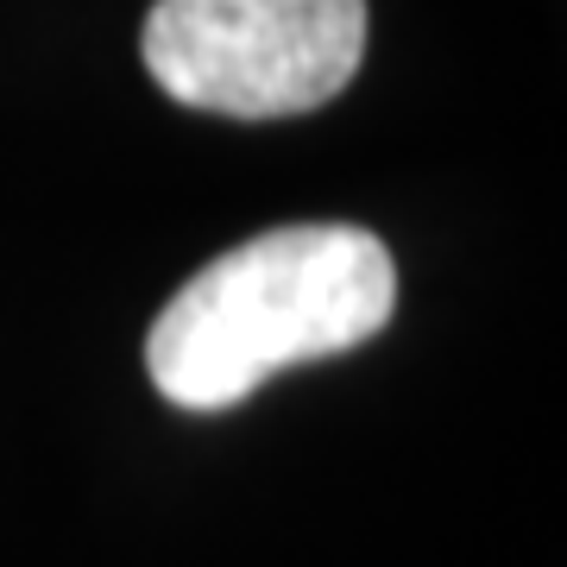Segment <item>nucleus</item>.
Masks as SVG:
<instances>
[{
    "mask_svg": "<svg viewBox=\"0 0 567 567\" xmlns=\"http://www.w3.org/2000/svg\"><path fill=\"white\" fill-rule=\"evenodd\" d=\"M398 309V265L372 227L303 221L203 265L145 334V372L177 410H227L284 365L365 347Z\"/></svg>",
    "mask_w": 567,
    "mask_h": 567,
    "instance_id": "obj_1",
    "label": "nucleus"
},
{
    "mask_svg": "<svg viewBox=\"0 0 567 567\" xmlns=\"http://www.w3.org/2000/svg\"><path fill=\"white\" fill-rule=\"evenodd\" d=\"M140 58L164 95L196 114H316L365 58V0H158Z\"/></svg>",
    "mask_w": 567,
    "mask_h": 567,
    "instance_id": "obj_2",
    "label": "nucleus"
}]
</instances>
